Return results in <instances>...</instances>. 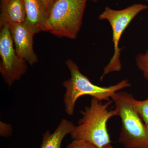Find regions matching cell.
Wrapping results in <instances>:
<instances>
[{
	"instance_id": "ac0fdd59",
	"label": "cell",
	"mask_w": 148,
	"mask_h": 148,
	"mask_svg": "<svg viewBox=\"0 0 148 148\" xmlns=\"http://www.w3.org/2000/svg\"><path fill=\"white\" fill-rule=\"evenodd\" d=\"M146 1H147L148 2V0H146Z\"/></svg>"
},
{
	"instance_id": "7a4b0ae2",
	"label": "cell",
	"mask_w": 148,
	"mask_h": 148,
	"mask_svg": "<svg viewBox=\"0 0 148 148\" xmlns=\"http://www.w3.org/2000/svg\"><path fill=\"white\" fill-rule=\"evenodd\" d=\"M66 64L71 74L70 78L62 83L66 90L64 102L65 111L68 115L73 114L76 103L81 96L90 95L100 101H109L114 93L131 86L127 79L108 87L96 85L82 73L78 66L71 59L67 60Z\"/></svg>"
},
{
	"instance_id": "ba28073f",
	"label": "cell",
	"mask_w": 148,
	"mask_h": 148,
	"mask_svg": "<svg viewBox=\"0 0 148 148\" xmlns=\"http://www.w3.org/2000/svg\"><path fill=\"white\" fill-rule=\"evenodd\" d=\"M26 18L24 0H1L0 28L6 24L24 23Z\"/></svg>"
},
{
	"instance_id": "e0dca14e",
	"label": "cell",
	"mask_w": 148,
	"mask_h": 148,
	"mask_svg": "<svg viewBox=\"0 0 148 148\" xmlns=\"http://www.w3.org/2000/svg\"><path fill=\"white\" fill-rule=\"evenodd\" d=\"M92 1L95 2H97V1H98V0H91Z\"/></svg>"
},
{
	"instance_id": "4fadbf2b",
	"label": "cell",
	"mask_w": 148,
	"mask_h": 148,
	"mask_svg": "<svg viewBox=\"0 0 148 148\" xmlns=\"http://www.w3.org/2000/svg\"><path fill=\"white\" fill-rule=\"evenodd\" d=\"M65 148H99L92 144L83 140H73Z\"/></svg>"
},
{
	"instance_id": "5b68a950",
	"label": "cell",
	"mask_w": 148,
	"mask_h": 148,
	"mask_svg": "<svg viewBox=\"0 0 148 148\" xmlns=\"http://www.w3.org/2000/svg\"><path fill=\"white\" fill-rule=\"evenodd\" d=\"M148 8L147 6L141 3L135 4L120 10L112 9L107 6L98 16L99 20H107L110 25L112 31L114 49L113 56L103 69L101 80L108 74L112 72H119L121 70L120 56L122 49L119 47V44L123 34L136 16Z\"/></svg>"
},
{
	"instance_id": "2e32d148",
	"label": "cell",
	"mask_w": 148,
	"mask_h": 148,
	"mask_svg": "<svg viewBox=\"0 0 148 148\" xmlns=\"http://www.w3.org/2000/svg\"><path fill=\"white\" fill-rule=\"evenodd\" d=\"M145 127L146 130H147V132L148 134V123L147 125H145Z\"/></svg>"
},
{
	"instance_id": "9c48e42d",
	"label": "cell",
	"mask_w": 148,
	"mask_h": 148,
	"mask_svg": "<svg viewBox=\"0 0 148 148\" xmlns=\"http://www.w3.org/2000/svg\"><path fill=\"white\" fill-rule=\"evenodd\" d=\"M26 12L25 24L35 34L42 32L47 11L41 0H24Z\"/></svg>"
},
{
	"instance_id": "8fae6325",
	"label": "cell",
	"mask_w": 148,
	"mask_h": 148,
	"mask_svg": "<svg viewBox=\"0 0 148 148\" xmlns=\"http://www.w3.org/2000/svg\"><path fill=\"white\" fill-rule=\"evenodd\" d=\"M135 60L137 68L142 72L148 83V49L145 53H140L136 56Z\"/></svg>"
},
{
	"instance_id": "7c38bea8",
	"label": "cell",
	"mask_w": 148,
	"mask_h": 148,
	"mask_svg": "<svg viewBox=\"0 0 148 148\" xmlns=\"http://www.w3.org/2000/svg\"><path fill=\"white\" fill-rule=\"evenodd\" d=\"M136 111L144 121L145 125L148 123V98L143 101H134Z\"/></svg>"
},
{
	"instance_id": "3957f363",
	"label": "cell",
	"mask_w": 148,
	"mask_h": 148,
	"mask_svg": "<svg viewBox=\"0 0 148 148\" xmlns=\"http://www.w3.org/2000/svg\"><path fill=\"white\" fill-rule=\"evenodd\" d=\"M122 125L119 142L125 148H148V134L135 106V98L130 93L117 91L111 98Z\"/></svg>"
},
{
	"instance_id": "5bb4252c",
	"label": "cell",
	"mask_w": 148,
	"mask_h": 148,
	"mask_svg": "<svg viewBox=\"0 0 148 148\" xmlns=\"http://www.w3.org/2000/svg\"><path fill=\"white\" fill-rule=\"evenodd\" d=\"M12 125L8 123H5L3 122H0V135L1 137H9L12 135Z\"/></svg>"
},
{
	"instance_id": "9a60e30c",
	"label": "cell",
	"mask_w": 148,
	"mask_h": 148,
	"mask_svg": "<svg viewBox=\"0 0 148 148\" xmlns=\"http://www.w3.org/2000/svg\"><path fill=\"white\" fill-rule=\"evenodd\" d=\"M42 1L44 5L45 6L46 9L48 12L51 6L54 2V0H41Z\"/></svg>"
},
{
	"instance_id": "6da1fadb",
	"label": "cell",
	"mask_w": 148,
	"mask_h": 148,
	"mask_svg": "<svg viewBox=\"0 0 148 148\" xmlns=\"http://www.w3.org/2000/svg\"><path fill=\"white\" fill-rule=\"evenodd\" d=\"M111 103L110 101L103 104L92 98L90 105L80 112L82 117L70 134L72 139L84 140L99 148H114L107 128L109 120L117 116L115 109H108Z\"/></svg>"
},
{
	"instance_id": "d6986e66",
	"label": "cell",
	"mask_w": 148,
	"mask_h": 148,
	"mask_svg": "<svg viewBox=\"0 0 148 148\" xmlns=\"http://www.w3.org/2000/svg\"><path fill=\"white\" fill-rule=\"evenodd\" d=\"M57 1V0H54V1ZM55 1H54V2H55Z\"/></svg>"
},
{
	"instance_id": "30bf717a",
	"label": "cell",
	"mask_w": 148,
	"mask_h": 148,
	"mask_svg": "<svg viewBox=\"0 0 148 148\" xmlns=\"http://www.w3.org/2000/svg\"><path fill=\"white\" fill-rule=\"evenodd\" d=\"M75 127L72 121L64 119H62L53 133L47 130L44 133L40 148H61L64 138L71 134Z\"/></svg>"
},
{
	"instance_id": "52a82bcc",
	"label": "cell",
	"mask_w": 148,
	"mask_h": 148,
	"mask_svg": "<svg viewBox=\"0 0 148 148\" xmlns=\"http://www.w3.org/2000/svg\"><path fill=\"white\" fill-rule=\"evenodd\" d=\"M9 26L10 31L17 55L33 66L38 62L33 48L34 37L36 34L24 23L13 24Z\"/></svg>"
},
{
	"instance_id": "8992f818",
	"label": "cell",
	"mask_w": 148,
	"mask_h": 148,
	"mask_svg": "<svg viewBox=\"0 0 148 148\" xmlns=\"http://www.w3.org/2000/svg\"><path fill=\"white\" fill-rule=\"evenodd\" d=\"M0 57V73L6 83L11 86L27 72L28 63L16 54L7 24L1 28Z\"/></svg>"
},
{
	"instance_id": "277c9868",
	"label": "cell",
	"mask_w": 148,
	"mask_h": 148,
	"mask_svg": "<svg viewBox=\"0 0 148 148\" xmlns=\"http://www.w3.org/2000/svg\"><path fill=\"white\" fill-rule=\"evenodd\" d=\"M87 0H57L48 12L42 32L75 39L80 30Z\"/></svg>"
}]
</instances>
